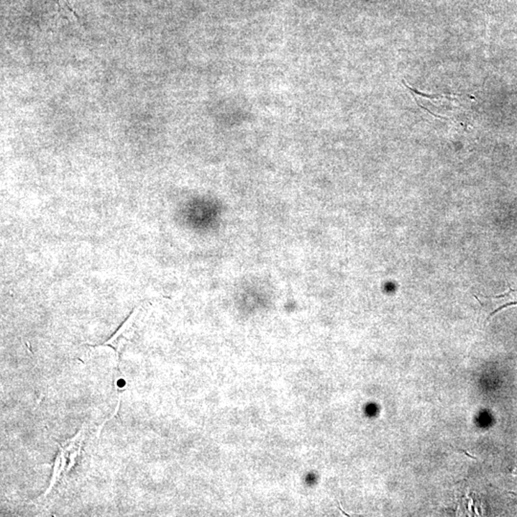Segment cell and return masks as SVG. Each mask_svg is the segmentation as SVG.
Instances as JSON below:
<instances>
[{"instance_id":"1","label":"cell","mask_w":517,"mask_h":517,"mask_svg":"<svg viewBox=\"0 0 517 517\" xmlns=\"http://www.w3.org/2000/svg\"><path fill=\"white\" fill-rule=\"evenodd\" d=\"M460 452H463V453H465V454L467 455V456H468L470 458H472V459L477 460V459H476V457L472 456V455L468 454V453L467 452H465V450H460Z\"/></svg>"}]
</instances>
